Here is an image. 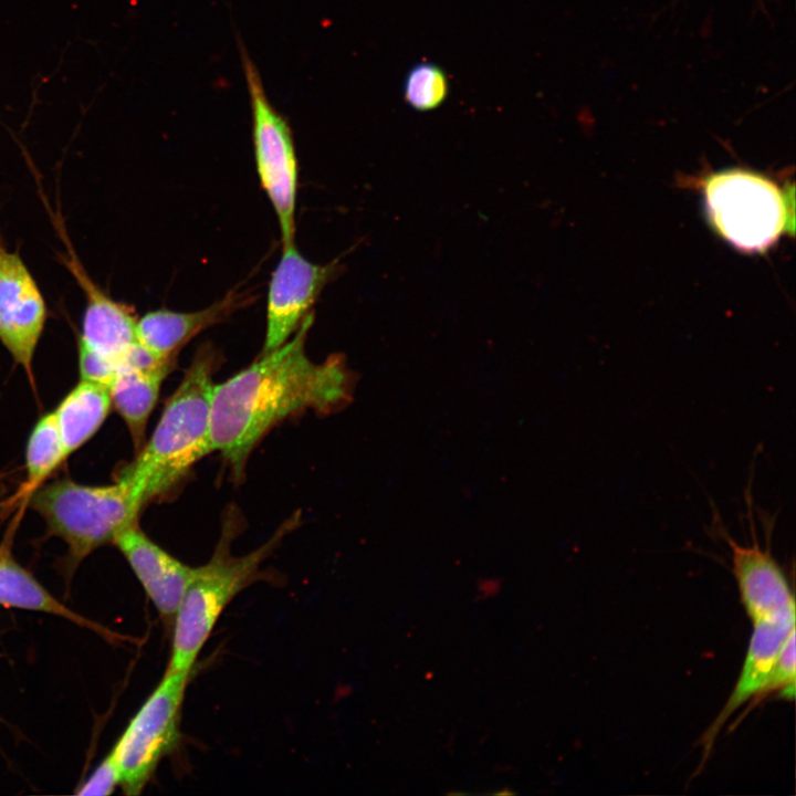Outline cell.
<instances>
[{
	"mask_svg": "<svg viewBox=\"0 0 796 796\" xmlns=\"http://www.w3.org/2000/svg\"><path fill=\"white\" fill-rule=\"evenodd\" d=\"M308 314L292 339L221 384L211 395V443L240 478L264 434L289 416L334 412L353 398L355 378L344 357L314 363L305 353L312 326Z\"/></svg>",
	"mask_w": 796,
	"mask_h": 796,
	"instance_id": "obj_1",
	"label": "cell"
},
{
	"mask_svg": "<svg viewBox=\"0 0 796 796\" xmlns=\"http://www.w3.org/2000/svg\"><path fill=\"white\" fill-rule=\"evenodd\" d=\"M216 354L202 347L169 398L149 441L126 467V481L143 505L172 489L208 453Z\"/></svg>",
	"mask_w": 796,
	"mask_h": 796,
	"instance_id": "obj_2",
	"label": "cell"
},
{
	"mask_svg": "<svg viewBox=\"0 0 796 796\" xmlns=\"http://www.w3.org/2000/svg\"><path fill=\"white\" fill-rule=\"evenodd\" d=\"M294 524V520L286 522L262 546L249 554L233 556L229 545L235 528L232 521H228V528L223 530L210 561L193 568L174 617L168 672H191L222 611L250 583L260 565Z\"/></svg>",
	"mask_w": 796,
	"mask_h": 796,
	"instance_id": "obj_3",
	"label": "cell"
},
{
	"mask_svg": "<svg viewBox=\"0 0 796 796\" xmlns=\"http://www.w3.org/2000/svg\"><path fill=\"white\" fill-rule=\"evenodd\" d=\"M32 504L49 531L66 543L73 565L136 525L144 506L122 479L111 485L60 480L35 490Z\"/></svg>",
	"mask_w": 796,
	"mask_h": 796,
	"instance_id": "obj_4",
	"label": "cell"
},
{
	"mask_svg": "<svg viewBox=\"0 0 796 796\" xmlns=\"http://www.w3.org/2000/svg\"><path fill=\"white\" fill-rule=\"evenodd\" d=\"M709 220L744 252L769 248L786 226L783 197L774 182L744 170L713 175L704 186Z\"/></svg>",
	"mask_w": 796,
	"mask_h": 796,
	"instance_id": "obj_5",
	"label": "cell"
},
{
	"mask_svg": "<svg viewBox=\"0 0 796 796\" xmlns=\"http://www.w3.org/2000/svg\"><path fill=\"white\" fill-rule=\"evenodd\" d=\"M189 674L166 671L112 748L125 794H140L159 762L177 747Z\"/></svg>",
	"mask_w": 796,
	"mask_h": 796,
	"instance_id": "obj_6",
	"label": "cell"
},
{
	"mask_svg": "<svg viewBox=\"0 0 796 796\" xmlns=\"http://www.w3.org/2000/svg\"><path fill=\"white\" fill-rule=\"evenodd\" d=\"M241 61L250 97L258 174L276 212L283 245L293 242L297 161L291 128L272 105L254 62L241 45Z\"/></svg>",
	"mask_w": 796,
	"mask_h": 796,
	"instance_id": "obj_7",
	"label": "cell"
},
{
	"mask_svg": "<svg viewBox=\"0 0 796 796\" xmlns=\"http://www.w3.org/2000/svg\"><path fill=\"white\" fill-rule=\"evenodd\" d=\"M751 481L752 476L745 490V502L752 542L748 545L737 543L727 534L716 511L713 524L727 544L741 601L753 624L795 616V599L784 570L772 554L771 535L775 516L764 519V546L756 536Z\"/></svg>",
	"mask_w": 796,
	"mask_h": 796,
	"instance_id": "obj_8",
	"label": "cell"
},
{
	"mask_svg": "<svg viewBox=\"0 0 796 796\" xmlns=\"http://www.w3.org/2000/svg\"><path fill=\"white\" fill-rule=\"evenodd\" d=\"M46 320L35 279L19 251L9 250L0 235V342L29 375Z\"/></svg>",
	"mask_w": 796,
	"mask_h": 796,
	"instance_id": "obj_9",
	"label": "cell"
},
{
	"mask_svg": "<svg viewBox=\"0 0 796 796\" xmlns=\"http://www.w3.org/2000/svg\"><path fill=\"white\" fill-rule=\"evenodd\" d=\"M338 266L337 261L326 265L307 261L294 242L283 245L269 287L264 353L283 345L300 327Z\"/></svg>",
	"mask_w": 796,
	"mask_h": 796,
	"instance_id": "obj_10",
	"label": "cell"
},
{
	"mask_svg": "<svg viewBox=\"0 0 796 796\" xmlns=\"http://www.w3.org/2000/svg\"><path fill=\"white\" fill-rule=\"evenodd\" d=\"M60 223L56 229L66 245L60 255L85 297L78 343L115 363L118 367L137 343V318L132 307L112 298L87 273Z\"/></svg>",
	"mask_w": 796,
	"mask_h": 796,
	"instance_id": "obj_11",
	"label": "cell"
},
{
	"mask_svg": "<svg viewBox=\"0 0 796 796\" xmlns=\"http://www.w3.org/2000/svg\"><path fill=\"white\" fill-rule=\"evenodd\" d=\"M793 630L795 616L753 622V632L736 683L700 740L702 763L709 757L720 732L732 715L748 702H760L777 653Z\"/></svg>",
	"mask_w": 796,
	"mask_h": 796,
	"instance_id": "obj_12",
	"label": "cell"
},
{
	"mask_svg": "<svg viewBox=\"0 0 796 796\" xmlns=\"http://www.w3.org/2000/svg\"><path fill=\"white\" fill-rule=\"evenodd\" d=\"M146 595L165 619L174 620L193 568L168 554L133 525L114 541Z\"/></svg>",
	"mask_w": 796,
	"mask_h": 796,
	"instance_id": "obj_13",
	"label": "cell"
},
{
	"mask_svg": "<svg viewBox=\"0 0 796 796\" xmlns=\"http://www.w3.org/2000/svg\"><path fill=\"white\" fill-rule=\"evenodd\" d=\"M247 298L229 292L222 300L200 311L179 313L157 310L137 320V341L164 359L175 360L179 349L203 329L220 323Z\"/></svg>",
	"mask_w": 796,
	"mask_h": 796,
	"instance_id": "obj_14",
	"label": "cell"
},
{
	"mask_svg": "<svg viewBox=\"0 0 796 796\" xmlns=\"http://www.w3.org/2000/svg\"><path fill=\"white\" fill-rule=\"evenodd\" d=\"M0 606L57 616L107 639L116 638L109 629L54 597L30 572L3 552H0Z\"/></svg>",
	"mask_w": 796,
	"mask_h": 796,
	"instance_id": "obj_15",
	"label": "cell"
},
{
	"mask_svg": "<svg viewBox=\"0 0 796 796\" xmlns=\"http://www.w3.org/2000/svg\"><path fill=\"white\" fill-rule=\"evenodd\" d=\"M170 370V367H118L109 388L112 405L124 419L136 449L143 447L149 415L157 402L160 386Z\"/></svg>",
	"mask_w": 796,
	"mask_h": 796,
	"instance_id": "obj_16",
	"label": "cell"
},
{
	"mask_svg": "<svg viewBox=\"0 0 796 796\" xmlns=\"http://www.w3.org/2000/svg\"><path fill=\"white\" fill-rule=\"evenodd\" d=\"M112 407L108 387L78 383L54 412L64 455L82 447L103 425Z\"/></svg>",
	"mask_w": 796,
	"mask_h": 796,
	"instance_id": "obj_17",
	"label": "cell"
},
{
	"mask_svg": "<svg viewBox=\"0 0 796 796\" xmlns=\"http://www.w3.org/2000/svg\"><path fill=\"white\" fill-rule=\"evenodd\" d=\"M65 459L54 412L46 413L36 422L28 442L24 494L38 490Z\"/></svg>",
	"mask_w": 796,
	"mask_h": 796,
	"instance_id": "obj_18",
	"label": "cell"
},
{
	"mask_svg": "<svg viewBox=\"0 0 796 796\" xmlns=\"http://www.w3.org/2000/svg\"><path fill=\"white\" fill-rule=\"evenodd\" d=\"M449 84L446 73L432 62L415 64L404 82V97L409 106L426 112L440 106L446 100Z\"/></svg>",
	"mask_w": 796,
	"mask_h": 796,
	"instance_id": "obj_19",
	"label": "cell"
},
{
	"mask_svg": "<svg viewBox=\"0 0 796 796\" xmlns=\"http://www.w3.org/2000/svg\"><path fill=\"white\" fill-rule=\"evenodd\" d=\"M795 656V630H793L777 653L760 701L773 693L785 700L794 699Z\"/></svg>",
	"mask_w": 796,
	"mask_h": 796,
	"instance_id": "obj_20",
	"label": "cell"
},
{
	"mask_svg": "<svg viewBox=\"0 0 796 796\" xmlns=\"http://www.w3.org/2000/svg\"><path fill=\"white\" fill-rule=\"evenodd\" d=\"M78 369L81 380L111 388L118 366L78 343Z\"/></svg>",
	"mask_w": 796,
	"mask_h": 796,
	"instance_id": "obj_21",
	"label": "cell"
},
{
	"mask_svg": "<svg viewBox=\"0 0 796 796\" xmlns=\"http://www.w3.org/2000/svg\"><path fill=\"white\" fill-rule=\"evenodd\" d=\"M119 786V771L112 752L81 785L78 795H109Z\"/></svg>",
	"mask_w": 796,
	"mask_h": 796,
	"instance_id": "obj_22",
	"label": "cell"
}]
</instances>
